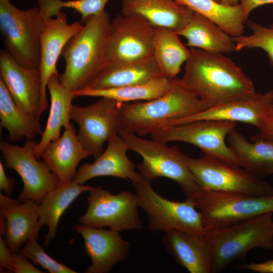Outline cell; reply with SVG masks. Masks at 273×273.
<instances>
[{
	"instance_id": "6da1fadb",
	"label": "cell",
	"mask_w": 273,
	"mask_h": 273,
	"mask_svg": "<svg viewBox=\"0 0 273 273\" xmlns=\"http://www.w3.org/2000/svg\"><path fill=\"white\" fill-rule=\"evenodd\" d=\"M182 82L210 106L251 98L256 92L242 69L223 54L190 48Z\"/></svg>"
},
{
	"instance_id": "7a4b0ae2",
	"label": "cell",
	"mask_w": 273,
	"mask_h": 273,
	"mask_svg": "<svg viewBox=\"0 0 273 273\" xmlns=\"http://www.w3.org/2000/svg\"><path fill=\"white\" fill-rule=\"evenodd\" d=\"M111 20L105 10L83 22V27L61 53L65 61L61 83L72 92L89 88L109 64L107 49Z\"/></svg>"
},
{
	"instance_id": "3957f363",
	"label": "cell",
	"mask_w": 273,
	"mask_h": 273,
	"mask_svg": "<svg viewBox=\"0 0 273 273\" xmlns=\"http://www.w3.org/2000/svg\"><path fill=\"white\" fill-rule=\"evenodd\" d=\"M210 106L181 81L172 79L170 90L148 101L122 103L120 110L121 129L143 136L168 123L182 119Z\"/></svg>"
},
{
	"instance_id": "277c9868",
	"label": "cell",
	"mask_w": 273,
	"mask_h": 273,
	"mask_svg": "<svg viewBox=\"0 0 273 273\" xmlns=\"http://www.w3.org/2000/svg\"><path fill=\"white\" fill-rule=\"evenodd\" d=\"M118 134L129 150L140 154L143 160L136 165L143 177L151 183L159 177L176 182L187 199L195 200L203 189L191 171L186 155L176 146L154 139L147 140L134 133L121 129Z\"/></svg>"
},
{
	"instance_id": "5b68a950",
	"label": "cell",
	"mask_w": 273,
	"mask_h": 273,
	"mask_svg": "<svg viewBox=\"0 0 273 273\" xmlns=\"http://www.w3.org/2000/svg\"><path fill=\"white\" fill-rule=\"evenodd\" d=\"M272 214L266 213L206 233L212 251L211 272L222 271L253 249L272 250Z\"/></svg>"
},
{
	"instance_id": "8992f818",
	"label": "cell",
	"mask_w": 273,
	"mask_h": 273,
	"mask_svg": "<svg viewBox=\"0 0 273 273\" xmlns=\"http://www.w3.org/2000/svg\"><path fill=\"white\" fill-rule=\"evenodd\" d=\"M47 17L38 6L25 10L0 0V30L6 50L19 63L38 69L40 40Z\"/></svg>"
},
{
	"instance_id": "52a82bcc",
	"label": "cell",
	"mask_w": 273,
	"mask_h": 273,
	"mask_svg": "<svg viewBox=\"0 0 273 273\" xmlns=\"http://www.w3.org/2000/svg\"><path fill=\"white\" fill-rule=\"evenodd\" d=\"M132 184L138 206L149 218V230L165 233L176 230L192 235H205L202 214L193 200L186 198L179 202L162 197L142 176Z\"/></svg>"
},
{
	"instance_id": "ba28073f",
	"label": "cell",
	"mask_w": 273,
	"mask_h": 273,
	"mask_svg": "<svg viewBox=\"0 0 273 273\" xmlns=\"http://www.w3.org/2000/svg\"><path fill=\"white\" fill-rule=\"evenodd\" d=\"M194 202L202 214L205 234L273 212V195L252 196L203 190Z\"/></svg>"
},
{
	"instance_id": "9c48e42d",
	"label": "cell",
	"mask_w": 273,
	"mask_h": 273,
	"mask_svg": "<svg viewBox=\"0 0 273 273\" xmlns=\"http://www.w3.org/2000/svg\"><path fill=\"white\" fill-rule=\"evenodd\" d=\"M189 167L203 190L252 196L273 195V187L244 169L213 156L186 155Z\"/></svg>"
},
{
	"instance_id": "30bf717a",
	"label": "cell",
	"mask_w": 273,
	"mask_h": 273,
	"mask_svg": "<svg viewBox=\"0 0 273 273\" xmlns=\"http://www.w3.org/2000/svg\"><path fill=\"white\" fill-rule=\"evenodd\" d=\"M236 122L202 120L160 127L150 134L152 139L168 143L182 142L200 149L204 154L216 157L232 165L241 167L240 162L225 142Z\"/></svg>"
},
{
	"instance_id": "8fae6325",
	"label": "cell",
	"mask_w": 273,
	"mask_h": 273,
	"mask_svg": "<svg viewBox=\"0 0 273 273\" xmlns=\"http://www.w3.org/2000/svg\"><path fill=\"white\" fill-rule=\"evenodd\" d=\"M138 207L135 194L130 191L113 194L99 186L89 191L86 212L78 221L86 226H108L119 232L139 229L142 223Z\"/></svg>"
},
{
	"instance_id": "7c38bea8",
	"label": "cell",
	"mask_w": 273,
	"mask_h": 273,
	"mask_svg": "<svg viewBox=\"0 0 273 273\" xmlns=\"http://www.w3.org/2000/svg\"><path fill=\"white\" fill-rule=\"evenodd\" d=\"M122 103L106 97L85 107L72 105L70 119L79 126L77 137L95 159L103 152V146L121 129L120 110Z\"/></svg>"
},
{
	"instance_id": "4fadbf2b",
	"label": "cell",
	"mask_w": 273,
	"mask_h": 273,
	"mask_svg": "<svg viewBox=\"0 0 273 273\" xmlns=\"http://www.w3.org/2000/svg\"><path fill=\"white\" fill-rule=\"evenodd\" d=\"M37 142L26 140L21 147L6 141L0 142V149L7 169H13L20 176L22 190L17 200L20 202L31 200L39 204L46 195L59 182L56 175L43 161L34 155Z\"/></svg>"
},
{
	"instance_id": "5bb4252c",
	"label": "cell",
	"mask_w": 273,
	"mask_h": 273,
	"mask_svg": "<svg viewBox=\"0 0 273 273\" xmlns=\"http://www.w3.org/2000/svg\"><path fill=\"white\" fill-rule=\"evenodd\" d=\"M155 27L137 15H117L112 21L108 41L109 63L141 60L153 57Z\"/></svg>"
},
{
	"instance_id": "9a60e30c",
	"label": "cell",
	"mask_w": 273,
	"mask_h": 273,
	"mask_svg": "<svg viewBox=\"0 0 273 273\" xmlns=\"http://www.w3.org/2000/svg\"><path fill=\"white\" fill-rule=\"evenodd\" d=\"M80 22L69 24L67 15L61 11L55 17L45 19L40 40V54L38 70L41 86L39 116L48 108L47 97V84L54 75L59 76L56 64L68 41L83 27Z\"/></svg>"
},
{
	"instance_id": "2e32d148",
	"label": "cell",
	"mask_w": 273,
	"mask_h": 273,
	"mask_svg": "<svg viewBox=\"0 0 273 273\" xmlns=\"http://www.w3.org/2000/svg\"><path fill=\"white\" fill-rule=\"evenodd\" d=\"M83 240V248L91 260L86 273H107L128 255L130 243L119 232L97 228L80 223L73 226Z\"/></svg>"
},
{
	"instance_id": "e0dca14e",
	"label": "cell",
	"mask_w": 273,
	"mask_h": 273,
	"mask_svg": "<svg viewBox=\"0 0 273 273\" xmlns=\"http://www.w3.org/2000/svg\"><path fill=\"white\" fill-rule=\"evenodd\" d=\"M0 79L19 106L39 118L41 86L38 69L23 66L6 50H1Z\"/></svg>"
},
{
	"instance_id": "ac0fdd59",
	"label": "cell",
	"mask_w": 273,
	"mask_h": 273,
	"mask_svg": "<svg viewBox=\"0 0 273 273\" xmlns=\"http://www.w3.org/2000/svg\"><path fill=\"white\" fill-rule=\"evenodd\" d=\"M38 204L31 200L20 202L0 193V218L5 223V242L13 252L20 251L29 240H38L43 226L38 215Z\"/></svg>"
},
{
	"instance_id": "d6986e66",
	"label": "cell",
	"mask_w": 273,
	"mask_h": 273,
	"mask_svg": "<svg viewBox=\"0 0 273 273\" xmlns=\"http://www.w3.org/2000/svg\"><path fill=\"white\" fill-rule=\"evenodd\" d=\"M128 150L120 136L115 135L108 142L106 149L93 163H84L79 167L73 179L83 184L97 177L110 176L135 182L142 175L135 171L136 165L127 155Z\"/></svg>"
},
{
	"instance_id": "ffe728a7",
	"label": "cell",
	"mask_w": 273,
	"mask_h": 273,
	"mask_svg": "<svg viewBox=\"0 0 273 273\" xmlns=\"http://www.w3.org/2000/svg\"><path fill=\"white\" fill-rule=\"evenodd\" d=\"M273 104V90L256 94L251 98L211 106L188 117L174 120L165 126L202 120L241 122L257 127L263 111Z\"/></svg>"
},
{
	"instance_id": "44dd1931",
	"label": "cell",
	"mask_w": 273,
	"mask_h": 273,
	"mask_svg": "<svg viewBox=\"0 0 273 273\" xmlns=\"http://www.w3.org/2000/svg\"><path fill=\"white\" fill-rule=\"evenodd\" d=\"M75 127L70 124L58 140L49 143L40 157L57 177L59 184L72 179L80 161L92 156L79 142Z\"/></svg>"
},
{
	"instance_id": "7402d4cb",
	"label": "cell",
	"mask_w": 273,
	"mask_h": 273,
	"mask_svg": "<svg viewBox=\"0 0 273 273\" xmlns=\"http://www.w3.org/2000/svg\"><path fill=\"white\" fill-rule=\"evenodd\" d=\"M163 240L167 251L189 272H211L212 251L205 235L171 230L165 232Z\"/></svg>"
},
{
	"instance_id": "603a6c76",
	"label": "cell",
	"mask_w": 273,
	"mask_h": 273,
	"mask_svg": "<svg viewBox=\"0 0 273 273\" xmlns=\"http://www.w3.org/2000/svg\"><path fill=\"white\" fill-rule=\"evenodd\" d=\"M194 13L174 0H122V3L121 14L139 15L155 27L176 32L187 24Z\"/></svg>"
},
{
	"instance_id": "cb8c5ba5",
	"label": "cell",
	"mask_w": 273,
	"mask_h": 273,
	"mask_svg": "<svg viewBox=\"0 0 273 273\" xmlns=\"http://www.w3.org/2000/svg\"><path fill=\"white\" fill-rule=\"evenodd\" d=\"M227 140L247 171L259 178L273 174V141L258 134L249 142L235 128L228 134Z\"/></svg>"
},
{
	"instance_id": "d4e9b609",
	"label": "cell",
	"mask_w": 273,
	"mask_h": 273,
	"mask_svg": "<svg viewBox=\"0 0 273 273\" xmlns=\"http://www.w3.org/2000/svg\"><path fill=\"white\" fill-rule=\"evenodd\" d=\"M162 76L153 57L138 61L109 63L88 88L105 89L141 84Z\"/></svg>"
},
{
	"instance_id": "484cf974",
	"label": "cell",
	"mask_w": 273,
	"mask_h": 273,
	"mask_svg": "<svg viewBox=\"0 0 273 273\" xmlns=\"http://www.w3.org/2000/svg\"><path fill=\"white\" fill-rule=\"evenodd\" d=\"M176 33L187 39L186 46L190 48L221 54L236 51L232 36L211 20L195 12Z\"/></svg>"
},
{
	"instance_id": "4316f807",
	"label": "cell",
	"mask_w": 273,
	"mask_h": 273,
	"mask_svg": "<svg viewBox=\"0 0 273 273\" xmlns=\"http://www.w3.org/2000/svg\"><path fill=\"white\" fill-rule=\"evenodd\" d=\"M95 187L79 184L73 179L59 184L49 191L38 204V215L43 226L48 227L44 245L55 238L61 216L72 203L82 193Z\"/></svg>"
},
{
	"instance_id": "83f0119b",
	"label": "cell",
	"mask_w": 273,
	"mask_h": 273,
	"mask_svg": "<svg viewBox=\"0 0 273 273\" xmlns=\"http://www.w3.org/2000/svg\"><path fill=\"white\" fill-rule=\"evenodd\" d=\"M59 76L53 75L49 80L47 88L51 98V106L48 121L41 137L34 148V155L39 159L44 147L51 142L60 137L61 128L68 127L73 93L64 87L60 82Z\"/></svg>"
},
{
	"instance_id": "f1b7e54d",
	"label": "cell",
	"mask_w": 273,
	"mask_h": 273,
	"mask_svg": "<svg viewBox=\"0 0 273 273\" xmlns=\"http://www.w3.org/2000/svg\"><path fill=\"white\" fill-rule=\"evenodd\" d=\"M1 127L9 132L10 141L15 142L24 138L33 140L41 134L44 129L36 116L19 106L3 81L0 79Z\"/></svg>"
},
{
	"instance_id": "f546056e",
	"label": "cell",
	"mask_w": 273,
	"mask_h": 273,
	"mask_svg": "<svg viewBox=\"0 0 273 273\" xmlns=\"http://www.w3.org/2000/svg\"><path fill=\"white\" fill-rule=\"evenodd\" d=\"M191 54L174 30L155 27L153 39V58L162 76L168 79L176 78L181 66Z\"/></svg>"
},
{
	"instance_id": "4dcf8cb0",
	"label": "cell",
	"mask_w": 273,
	"mask_h": 273,
	"mask_svg": "<svg viewBox=\"0 0 273 273\" xmlns=\"http://www.w3.org/2000/svg\"><path fill=\"white\" fill-rule=\"evenodd\" d=\"M172 85V79L160 77L141 84L105 89L86 88L73 93L75 97H106L121 103H130L160 97L167 93Z\"/></svg>"
},
{
	"instance_id": "1f68e13d",
	"label": "cell",
	"mask_w": 273,
	"mask_h": 273,
	"mask_svg": "<svg viewBox=\"0 0 273 273\" xmlns=\"http://www.w3.org/2000/svg\"><path fill=\"white\" fill-rule=\"evenodd\" d=\"M174 1L211 20L232 37L244 34L248 19L240 4L235 7H225L213 0Z\"/></svg>"
},
{
	"instance_id": "d6a6232c",
	"label": "cell",
	"mask_w": 273,
	"mask_h": 273,
	"mask_svg": "<svg viewBox=\"0 0 273 273\" xmlns=\"http://www.w3.org/2000/svg\"><path fill=\"white\" fill-rule=\"evenodd\" d=\"M247 22L252 33L250 35L242 34L232 37L236 51L244 49H261L267 54L269 64L273 67V28L264 26L252 20Z\"/></svg>"
},
{
	"instance_id": "836d02e7",
	"label": "cell",
	"mask_w": 273,
	"mask_h": 273,
	"mask_svg": "<svg viewBox=\"0 0 273 273\" xmlns=\"http://www.w3.org/2000/svg\"><path fill=\"white\" fill-rule=\"evenodd\" d=\"M38 240L26 241L20 253L31 260L51 273H76L75 270L57 261L49 255L39 245Z\"/></svg>"
},
{
	"instance_id": "e575fe53",
	"label": "cell",
	"mask_w": 273,
	"mask_h": 273,
	"mask_svg": "<svg viewBox=\"0 0 273 273\" xmlns=\"http://www.w3.org/2000/svg\"><path fill=\"white\" fill-rule=\"evenodd\" d=\"M109 0H78L77 12L81 16V22L104 11Z\"/></svg>"
},
{
	"instance_id": "d590c367",
	"label": "cell",
	"mask_w": 273,
	"mask_h": 273,
	"mask_svg": "<svg viewBox=\"0 0 273 273\" xmlns=\"http://www.w3.org/2000/svg\"><path fill=\"white\" fill-rule=\"evenodd\" d=\"M256 128L261 136L273 141V104L263 111Z\"/></svg>"
},
{
	"instance_id": "8d00e7d4",
	"label": "cell",
	"mask_w": 273,
	"mask_h": 273,
	"mask_svg": "<svg viewBox=\"0 0 273 273\" xmlns=\"http://www.w3.org/2000/svg\"><path fill=\"white\" fill-rule=\"evenodd\" d=\"M6 269L14 272V258L13 252L8 247L4 237H0V271Z\"/></svg>"
},
{
	"instance_id": "74e56055",
	"label": "cell",
	"mask_w": 273,
	"mask_h": 273,
	"mask_svg": "<svg viewBox=\"0 0 273 273\" xmlns=\"http://www.w3.org/2000/svg\"><path fill=\"white\" fill-rule=\"evenodd\" d=\"M14 258V271L15 273H42L41 271L35 267L28 260V258L21 253L13 252Z\"/></svg>"
},
{
	"instance_id": "f35d334b",
	"label": "cell",
	"mask_w": 273,
	"mask_h": 273,
	"mask_svg": "<svg viewBox=\"0 0 273 273\" xmlns=\"http://www.w3.org/2000/svg\"><path fill=\"white\" fill-rule=\"evenodd\" d=\"M239 268L259 273H273V259H269L262 262H250L241 265Z\"/></svg>"
},
{
	"instance_id": "ab89813d",
	"label": "cell",
	"mask_w": 273,
	"mask_h": 273,
	"mask_svg": "<svg viewBox=\"0 0 273 273\" xmlns=\"http://www.w3.org/2000/svg\"><path fill=\"white\" fill-rule=\"evenodd\" d=\"M15 187L14 180L8 176L3 164L0 162V189L4 191L5 195L10 196Z\"/></svg>"
},
{
	"instance_id": "60d3db41",
	"label": "cell",
	"mask_w": 273,
	"mask_h": 273,
	"mask_svg": "<svg viewBox=\"0 0 273 273\" xmlns=\"http://www.w3.org/2000/svg\"><path fill=\"white\" fill-rule=\"evenodd\" d=\"M243 8L245 16L248 19L251 12L261 6L273 4V0H239Z\"/></svg>"
},
{
	"instance_id": "b9f144b4",
	"label": "cell",
	"mask_w": 273,
	"mask_h": 273,
	"mask_svg": "<svg viewBox=\"0 0 273 273\" xmlns=\"http://www.w3.org/2000/svg\"><path fill=\"white\" fill-rule=\"evenodd\" d=\"M216 3L225 7H235L240 4L239 0H213Z\"/></svg>"
},
{
	"instance_id": "7bdbcfd3",
	"label": "cell",
	"mask_w": 273,
	"mask_h": 273,
	"mask_svg": "<svg viewBox=\"0 0 273 273\" xmlns=\"http://www.w3.org/2000/svg\"><path fill=\"white\" fill-rule=\"evenodd\" d=\"M271 27L273 28V24H271Z\"/></svg>"
}]
</instances>
